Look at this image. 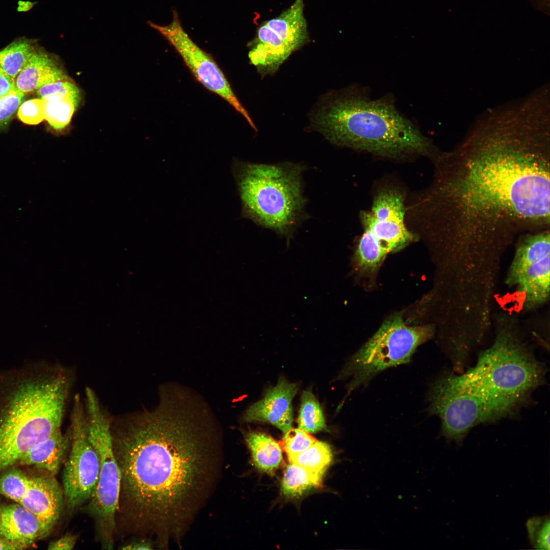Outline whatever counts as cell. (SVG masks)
<instances>
[{
	"instance_id": "obj_12",
	"label": "cell",
	"mask_w": 550,
	"mask_h": 550,
	"mask_svg": "<svg viewBox=\"0 0 550 550\" xmlns=\"http://www.w3.org/2000/svg\"><path fill=\"white\" fill-rule=\"evenodd\" d=\"M147 23L172 45L199 81L227 101L256 129L249 114L236 96L221 68L189 37L183 29L176 11H173L172 21L168 25H160L150 21Z\"/></svg>"
},
{
	"instance_id": "obj_26",
	"label": "cell",
	"mask_w": 550,
	"mask_h": 550,
	"mask_svg": "<svg viewBox=\"0 0 550 550\" xmlns=\"http://www.w3.org/2000/svg\"><path fill=\"white\" fill-rule=\"evenodd\" d=\"M44 101L45 119L57 130H62L68 125L79 103L70 97Z\"/></svg>"
},
{
	"instance_id": "obj_20",
	"label": "cell",
	"mask_w": 550,
	"mask_h": 550,
	"mask_svg": "<svg viewBox=\"0 0 550 550\" xmlns=\"http://www.w3.org/2000/svg\"><path fill=\"white\" fill-rule=\"evenodd\" d=\"M304 9V0H295L279 16L264 22L292 52L299 49L309 40Z\"/></svg>"
},
{
	"instance_id": "obj_1",
	"label": "cell",
	"mask_w": 550,
	"mask_h": 550,
	"mask_svg": "<svg viewBox=\"0 0 550 550\" xmlns=\"http://www.w3.org/2000/svg\"><path fill=\"white\" fill-rule=\"evenodd\" d=\"M151 411L112 421L121 473L116 527L180 541L218 483L224 462L219 427L208 405L183 388L163 387Z\"/></svg>"
},
{
	"instance_id": "obj_21",
	"label": "cell",
	"mask_w": 550,
	"mask_h": 550,
	"mask_svg": "<svg viewBox=\"0 0 550 550\" xmlns=\"http://www.w3.org/2000/svg\"><path fill=\"white\" fill-rule=\"evenodd\" d=\"M245 441L256 468L272 475L284 464L282 448L270 436L260 432H249Z\"/></svg>"
},
{
	"instance_id": "obj_2",
	"label": "cell",
	"mask_w": 550,
	"mask_h": 550,
	"mask_svg": "<svg viewBox=\"0 0 550 550\" xmlns=\"http://www.w3.org/2000/svg\"><path fill=\"white\" fill-rule=\"evenodd\" d=\"M434 161L427 228L450 253L497 254L518 235L549 229L546 141L472 138Z\"/></svg>"
},
{
	"instance_id": "obj_10",
	"label": "cell",
	"mask_w": 550,
	"mask_h": 550,
	"mask_svg": "<svg viewBox=\"0 0 550 550\" xmlns=\"http://www.w3.org/2000/svg\"><path fill=\"white\" fill-rule=\"evenodd\" d=\"M457 377L447 374L433 383L428 410L440 418L443 435L460 444L476 425L497 420L485 401Z\"/></svg>"
},
{
	"instance_id": "obj_37",
	"label": "cell",
	"mask_w": 550,
	"mask_h": 550,
	"mask_svg": "<svg viewBox=\"0 0 550 550\" xmlns=\"http://www.w3.org/2000/svg\"><path fill=\"white\" fill-rule=\"evenodd\" d=\"M535 1V4L536 3L538 7L542 8L545 11L546 9L548 10L549 8V0H534Z\"/></svg>"
},
{
	"instance_id": "obj_30",
	"label": "cell",
	"mask_w": 550,
	"mask_h": 550,
	"mask_svg": "<svg viewBox=\"0 0 550 550\" xmlns=\"http://www.w3.org/2000/svg\"><path fill=\"white\" fill-rule=\"evenodd\" d=\"M526 526L531 545L536 549H549L548 516L532 517L527 521Z\"/></svg>"
},
{
	"instance_id": "obj_8",
	"label": "cell",
	"mask_w": 550,
	"mask_h": 550,
	"mask_svg": "<svg viewBox=\"0 0 550 550\" xmlns=\"http://www.w3.org/2000/svg\"><path fill=\"white\" fill-rule=\"evenodd\" d=\"M433 334L430 326L407 325L399 314L388 318L350 359L341 377H349L348 394L389 368L408 363L416 348Z\"/></svg>"
},
{
	"instance_id": "obj_3",
	"label": "cell",
	"mask_w": 550,
	"mask_h": 550,
	"mask_svg": "<svg viewBox=\"0 0 550 550\" xmlns=\"http://www.w3.org/2000/svg\"><path fill=\"white\" fill-rule=\"evenodd\" d=\"M314 126L330 142L389 157L440 152L397 109L391 98L372 99L363 89L335 93L313 118Z\"/></svg>"
},
{
	"instance_id": "obj_34",
	"label": "cell",
	"mask_w": 550,
	"mask_h": 550,
	"mask_svg": "<svg viewBox=\"0 0 550 550\" xmlns=\"http://www.w3.org/2000/svg\"><path fill=\"white\" fill-rule=\"evenodd\" d=\"M16 90L15 80L8 75L0 66V97Z\"/></svg>"
},
{
	"instance_id": "obj_5",
	"label": "cell",
	"mask_w": 550,
	"mask_h": 550,
	"mask_svg": "<svg viewBox=\"0 0 550 550\" xmlns=\"http://www.w3.org/2000/svg\"><path fill=\"white\" fill-rule=\"evenodd\" d=\"M545 369L518 335L502 330L476 365L458 375L500 419L517 411L543 381Z\"/></svg>"
},
{
	"instance_id": "obj_31",
	"label": "cell",
	"mask_w": 550,
	"mask_h": 550,
	"mask_svg": "<svg viewBox=\"0 0 550 550\" xmlns=\"http://www.w3.org/2000/svg\"><path fill=\"white\" fill-rule=\"evenodd\" d=\"M44 109V99L40 98L30 99L20 105L17 116L25 124L36 125L45 119Z\"/></svg>"
},
{
	"instance_id": "obj_14",
	"label": "cell",
	"mask_w": 550,
	"mask_h": 550,
	"mask_svg": "<svg viewBox=\"0 0 550 550\" xmlns=\"http://www.w3.org/2000/svg\"><path fill=\"white\" fill-rule=\"evenodd\" d=\"M35 515L51 531L65 505L64 495L54 475L30 477L29 487L18 503Z\"/></svg>"
},
{
	"instance_id": "obj_9",
	"label": "cell",
	"mask_w": 550,
	"mask_h": 550,
	"mask_svg": "<svg viewBox=\"0 0 550 550\" xmlns=\"http://www.w3.org/2000/svg\"><path fill=\"white\" fill-rule=\"evenodd\" d=\"M404 215V199L400 192L384 189L375 196L370 210L361 214L364 230L354 254L359 269L374 270L388 254L403 249L414 240L405 226Z\"/></svg>"
},
{
	"instance_id": "obj_23",
	"label": "cell",
	"mask_w": 550,
	"mask_h": 550,
	"mask_svg": "<svg viewBox=\"0 0 550 550\" xmlns=\"http://www.w3.org/2000/svg\"><path fill=\"white\" fill-rule=\"evenodd\" d=\"M38 48L35 42L20 38L0 50V66L13 79L24 66Z\"/></svg>"
},
{
	"instance_id": "obj_7",
	"label": "cell",
	"mask_w": 550,
	"mask_h": 550,
	"mask_svg": "<svg viewBox=\"0 0 550 550\" xmlns=\"http://www.w3.org/2000/svg\"><path fill=\"white\" fill-rule=\"evenodd\" d=\"M86 417L90 441L99 459V473L91 498L89 511L93 517L98 538L104 549H113L121 487V473L114 454L111 426L112 420L102 408L90 388L85 391Z\"/></svg>"
},
{
	"instance_id": "obj_28",
	"label": "cell",
	"mask_w": 550,
	"mask_h": 550,
	"mask_svg": "<svg viewBox=\"0 0 550 550\" xmlns=\"http://www.w3.org/2000/svg\"><path fill=\"white\" fill-rule=\"evenodd\" d=\"M279 442L288 457L300 453L312 445L317 439L300 428H290Z\"/></svg>"
},
{
	"instance_id": "obj_35",
	"label": "cell",
	"mask_w": 550,
	"mask_h": 550,
	"mask_svg": "<svg viewBox=\"0 0 550 550\" xmlns=\"http://www.w3.org/2000/svg\"><path fill=\"white\" fill-rule=\"evenodd\" d=\"M153 544L147 539H138L123 545L121 547L124 550H139L153 549Z\"/></svg>"
},
{
	"instance_id": "obj_32",
	"label": "cell",
	"mask_w": 550,
	"mask_h": 550,
	"mask_svg": "<svg viewBox=\"0 0 550 550\" xmlns=\"http://www.w3.org/2000/svg\"><path fill=\"white\" fill-rule=\"evenodd\" d=\"M24 95L15 90L0 97V128L7 125L16 113Z\"/></svg>"
},
{
	"instance_id": "obj_19",
	"label": "cell",
	"mask_w": 550,
	"mask_h": 550,
	"mask_svg": "<svg viewBox=\"0 0 550 550\" xmlns=\"http://www.w3.org/2000/svg\"><path fill=\"white\" fill-rule=\"evenodd\" d=\"M70 445L69 429L63 434L61 429L34 446L19 461L56 475Z\"/></svg>"
},
{
	"instance_id": "obj_24",
	"label": "cell",
	"mask_w": 550,
	"mask_h": 550,
	"mask_svg": "<svg viewBox=\"0 0 550 550\" xmlns=\"http://www.w3.org/2000/svg\"><path fill=\"white\" fill-rule=\"evenodd\" d=\"M288 457L291 463L324 474L332 461L333 454L328 444L317 441L303 452Z\"/></svg>"
},
{
	"instance_id": "obj_36",
	"label": "cell",
	"mask_w": 550,
	"mask_h": 550,
	"mask_svg": "<svg viewBox=\"0 0 550 550\" xmlns=\"http://www.w3.org/2000/svg\"><path fill=\"white\" fill-rule=\"evenodd\" d=\"M0 549H21L17 545L9 542L2 537H0Z\"/></svg>"
},
{
	"instance_id": "obj_17",
	"label": "cell",
	"mask_w": 550,
	"mask_h": 550,
	"mask_svg": "<svg viewBox=\"0 0 550 550\" xmlns=\"http://www.w3.org/2000/svg\"><path fill=\"white\" fill-rule=\"evenodd\" d=\"M69 80L55 58L37 48L15 79L16 90L23 94L52 82Z\"/></svg>"
},
{
	"instance_id": "obj_15",
	"label": "cell",
	"mask_w": 550,
	"mask_h": 550,
	"mask_svg": "<svg viewBox=\"0 0 550 550\" xmlns=\"http://www.w3.org/2000/svg\"><path fill=\"white\" fill-rule=\"evenodd\" d=\"M507 282L521 294L526 309L545 304L550 292V256L509 269Z\"/></svg>"
},
{
	"instance_id": "obj_16",
	"label": "cell",
	"mask_w": 550,
	"mask_h": 550,
	"mask_svg": "<svg viewBox=\"0 0 550 550\" xmlns=\"http://www.w3.org/2000/svg\"><path fill=\"white\" fill-rule=\"evenodd\" d=\"M50 532L35 515L18 503L0 508V536L21 549Z\"/></svg>"
},
{
	"instance_id": "obj_25",
	"label": "cell",
	"mask_w": 550,
	"mask_h": 550,
	"mask_svg": "<svg viewBox=\"0 0 550 550\" xmlns=\"http://www.w3.org/2000/svg\"><path fill=\"white\" fill-rule=\"evenodd\" d=\"M297 424L299 428L308 433H315L326 428L321 408L311 391L302 392Z\"/></svg>"
},
{
	"instance_id": "obj_18",
	"label": "cell",
	"mask_w": 550,
	"mask_h": 550,
	"mask_svg": "<svg viewBox=\"0 0 550 550\" xmlns=\"http://www.w3.org/2000/svg\"><path fill=\"white\" fill-rule=\"evenodd\" d=\"M292 52L264 22L257 29L249 58L262 75L276 72Z\"/></svg>"
},
{
	"instance_id": "obj_4",
	"label": "cell",
	"mask_w": 550,
	"mask_h": 550,
	"mask_svg": "<svg viewBox=\"0 0 550 550\" xmlns=\"http://www.w3.org/2000/svg\"><path fill=\"white\" fill-rule=\"evenodd\" d=\"M59 369L27 380L11 393L0 415V472L61 429L71 387Z\"/></svg>"
},
{
	"instance_id": "obj_6",
	"label": "cell",
	"mask_w": 550,
	"mask_h": 550,
	"mask_svg": "<svg viewBox=\"0 0 550 550\" xmlns=\"http://www.w3.org/2000/svg\"><path fill=\"white\" fill-rule=\"evenodd\" d=\"M235 175L245 217L290 238L306 203L298 164L237 162Z\"/></svg>"
},
{
	"instance_id": "obj_27",
	"label": "cell",
	"mask_w": 550,
	"mask_h": 550,
	"mask_svg": "<svg viewBox=\"0 0 550 550\" xmlns=\"http://www.w3.org/2000/svg\"><path fill=\"white\" fill-rule=\"evenodd\" d=\"M0 474V494L19 503L25 493L30 477L17 468H8Z\"/></svg>"
},
{
	"instance_id": "obj_22",
	"label": "cell",
	"mask_w": 550,
	"mask_h": 550,
	"mask_svg": "<svg viewBox=\"0 0 550 550\" xmlns=\"http://www.w3.org/2000/svg\"><path fill=\"white\" fill-rule=\"evenodd\" d=\"M323 474L290 462L282 479V493L289 498H298L313 488L321 486Z\"/></svg>"
},
{
	"instance_id": "obj_33",
	"label": "cell",
	"mask_w": 550,
	"mask_h": 550,
	"mask_svg": "<svg viewBox=\"0 0 550 550\" xmlns=\"http://www.w3.org/2000/svg\"><path fill=\"white\" fill-rule=\"evenodd\" d=\"M77 535L68 533L48 545L49 549H73L77 540Z\"/></svg>"
},
{
	"instance_id": "obj_11",
	"label": "cell",
	"mask_w": 550,
	"mask_h": 550,
	"mask_svg": "<svg viewBox=\"0 0 550 550\" xmlns=\"http://www.w3.org/2000/svg\"><path fill=\"white\" fill-rule=\"evenodd\" d=\"M70 420V454L63 470L62 482L65 505L71 513L92 497L100 464L98 455L89 438L86 414L78 394L74 398Z\"/></svg>"
},
{
	"instance_id": "obj_29",
	"label": "cell",
	"mask_w": 550,
	"mask_h": 550,
	"mask_svg": "<svg viewBox=\"0 0 550 550\" xmlns=\"http://www.w3.org/2000/svg\"><path fill=\"white\" fill-rule=\"evenodd\" d=\"M36 92L38 96L45 100L70 97L79 102L81 98L79 89L69 80L48 83L40 87Z\"/></svg>"
},
{
	"instance_id": "obj_13",
	"label": "cell",
	"mask_w": 550,
	"mask_h": 550,
	"mask_svg": "<svg viewBox=\"0 0 550 550\" xmlns=\"http://www.w3.org/2000/svg\"><path fill=\"white\" fill-rule=\"evenodd\" d=\"M297 390L296 384L279 379L277 385L269 389L262 399L246 409L243 421L268 423L286 432L292 428V401Z\"/></svg>"
}]
</instances>
